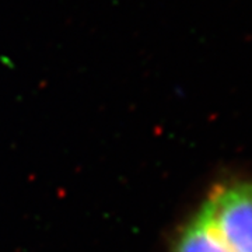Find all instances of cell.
<instances>
[{
  "instance_id": "6da1fadb",
  "label": "cell",
  "mask_w": 252,
  "mask_h": 252,
  "mask_svg": "<svg viewBox=\"0 0 252 252\" xmlns=\"http://www.w3.org/2000/svg\"><path fill=\"white\" fill-rule=\"evenodd\" d=\"M174 252H252V181L213 189Z\"/></svg>"
}]
</instances>
